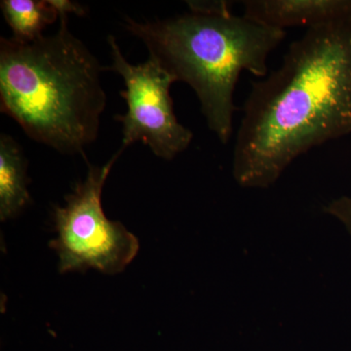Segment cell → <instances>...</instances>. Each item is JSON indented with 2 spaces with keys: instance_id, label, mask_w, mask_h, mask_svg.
<instances>
[{
  "instance_id": "6da1fadb",
  "label": "cell",
  "mask_w": 351,
  "mask_h": 351,
  "mask_svg": "<svg viewBox=\"0 0 351 351\" xmlns=\"http://www.w3.org/2000/svg\"><path fill=\"white\" fill-rule=\"evenodd\" d=\"M351 134V19L309 27L252 82L233 149L239 186L269 189L298 157Z\"/></svg>"
},
{
  "instance_id": "7a4b0ae2",
  "label": "cell",
  "mask_w": 351,
  "mask_h": 351,
  "mask_svg": "<svg viewBox=\"0 0 351 351\" xmlns=\"http://www.w3.org/2000/svg\"><path fill=\"white\" fill-rule=\"evenodd\" d=\"M52 36L0 38V110L32 140L83 154L98 138L107 104L103 66L60 18Z\"/></svg>"
},
{
  "instance_id": "3957f363",
  "label": "cell",
  "mask_w": 351,
  "mask_h": 351,
  "mask_svg": "<svg viewBox=\"0 0 351 351\" xmlns=\"http://www.w3.org/2000/svg\"><path fill=\"white\" fill-rule=\"evenodd\" d=\"M124 27L178 82L195 92L201 112L219 142L232 136L234 92L242 71L269 75L267 59L286 32L242 16L189 12L165 20L127 18Z\"/></svg>"
},
{
  "instance_id": "277c9868",
  "label": "cell",
  "mask_w": 351,
  "mask_h": 351,
  "mask_svg": "<svg viewBox=\"0 0 351 351\" xmlns=\"http://www.w3.org/2000/svg\"><path fill=\"white\" fill-rule=\"evenodd\" d=\"M122 152L105 165H89L86 179L76 184L64 206L55 208L57 237L50 247L57 252L61 274L94 269L117 274L137 256V237L119 221H110L101 206L104 186Z\"/></svg>"
},
{
  "instance_id": "5b68a950",
  "label": "cell",
  "mask_w": 351,
  "mask_h": 351,
  "mask_svg": "<svg viewBox=\"0 0 351 351\" xmlns=\"http://www.w3.org/2000/svg\"><path fill=\"white\" fill-rule=\"evenodd\" d=\"M108 41L112 64L104 71L119 73L125 84L120 96L126 101L127 112L115 117L122 125L121 151L142 142L157 157L172 160L193 138V132L180 123L173 108L170 88L177 80L154 58L143 64L129 63L115 38L108 36Z\"/></svg>"
},
{
  "instance_id": "8992f818",
  "label": "cell",
  "mask_w": 351,
  "mask_h": 351,
  "mask_svg": "<svg viewBox=\"0 0 351 351\" xmlns=\"http://www.w3.org/2000/svg\"><path fill=\"white\" fill-rule=\"evenodd\" d=\"M243 16L282 31L295 27L309 29L351 19V0H247Z\"/></svg>"
},
{
  "instance_id": "52a82bcc",
  "label": "cell",
  "mask_w": 351,
  "mask_h": 351,
  "mask_svg": "<svg viewBox=\"0 0 351 351\" xmlns=\"http://www.w3.org/2000/svg\"><path fill=\"white\" fill-rule=\"evenodd\" d=\"M31 201L27 160L19 145L5 134L0 137V219L17 216Z\"/></svg>"
},
{
  "instance_id": "ba28073f",
  "label": "cell",
  "mask_w": 351,
  "mask_h": 351,
  "mask_svg": "<svg viewBox=\"0 0 351 351\" xmlns=\"http://www.w3.org/2000/svg\"><path fill=\"white\" fill-rule=\"evenodd\" d=\"M0 6L13 32L12 38L19 41L39 38L46 25L53 24L59 18L49 0H3Z\"/></svg>"
},
{
  "instance_id": "9c48e42d",
  "label": "cell",
  "mask_w": 351,
  "mask_h": 351,
  "mask_svg": "<svg viewBox=\"0 0 351 351\" xmlns=\"http://www.w3.org/2000/svg\"><path fill=\"white\" fill-rule=\"evenodd\" d=\"M324 211L330 216L339 219L351 235V197L343 196L331 201Z\"/></svg>"
},
{
  "instance_id": "30bf717a",
  "label": "cell",
  "mask_w": 351,
  "mask_h": 351,
  "mask_svg": "<svg viewBox=\"0 0 351 351\" xmlns=\"http://www.w3.org/2000/svg\"><path fill=\"white\" fill-rule=\"evenodd\" d=\"M191 12L230 15L232 3L230 1H188Z\"/></svg>"
},
{
  "instance_id": "8fae6325",
  "label": "cell",
  "mask_w": 351,
  "mask_h": 351,
  "mask_svg": "<svg viewBox=\"0 0 351 351\" xmlns=\"http://www.w3.org/2000/svg\"><path fill=\"white\" fill-rule=\"evenodd\" d=\"M49 2L56 10L59 19L61 17H69V14L83 16L86 13L84 7L76 2L69 1V0H49Z\"/></svg>"
}]
</instances>
